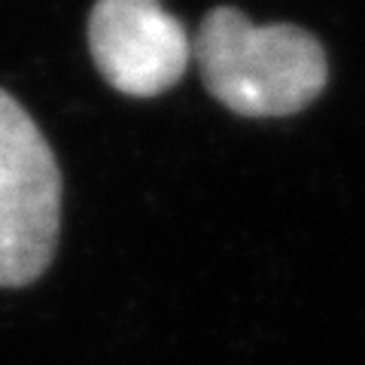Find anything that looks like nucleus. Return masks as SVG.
<instances>
[{
	"label": "nucleus",
	"mask_w": 365,
	"mask_h": 365,
	"mask_svg": "<svg viewBox=\"0 0 365 365\" xmlns=\"http://www.w3.org/2000/svg\"><path fill=\"white\" fill-rule=\"evenodd\" d=\"M61 228V170L25 107L0 91V287L49 268Z\"/></svg>",
	"instance_id": "nucleus-2"
},
{
	"label": "nucleus",
	"mask_w": 365,
	"mask_h": 365,
	"mask_svg": "<svg viewBox=\"0 0 365 365\" xmlns=\"http://www.w3.org/2000/svg\"><path fill=\"white\" fill-rule=\"evenodd\" d=\"M88 46L101 76L131 98H155L177 86L192 58L186 28L162 0H98Z\"/></svg>",
	"instance_id": "nucleus-3"
},
{
	"label": "nucleus",
	"mask_w": 365,
	"mask_h": 365,
	"mask_svg": "<svg viewBox=\"0 0 365 365\" xmlns=\"http://www.w3.org/2000/svg\"><path fill=\"white\" fill-rule=\"evenodd\" d=\"M192 49L207 91L247 119L302 113L329 83V61L314 34L299 25H253L235 6L210 9Z\"/></svg>",
	"instance_id": "nucleus-1"
}]
</instances>
